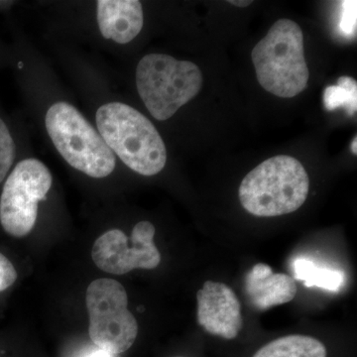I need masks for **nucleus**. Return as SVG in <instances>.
I'll return each instance as SVG.
<instances>
[{
    "mask_svg": "<svg viewBox=\"0 0 357 357\" xmlns=\"http://www.w3.org/2000/svg\"><path fill=\"white\" fill-rule=\"evenodd\" d=\"M96 121L107 146L134 172L154 176L163 170L166 146L145 115L124 103L109 102L98 109Z\"/></svg>",
    "mask_w": 357,
    "mask_h": 357,
    "instance_id": "f257e3e1",
    "label": "nucleus"
},
{
    "mask_svg": "<svg viewBox=\"0 0 357 357\" xmlns=\"http://www.w3.org/2000/svg\"><path fill=\"white\" fill-rule=\"evenodd\" d=\"M310 180L297 159L286 155L262 162L243 178L239 199L256 217L272 218L294 213L306 202Z\"/></svg>",
    "mask_w": 357,
    "mask_h": 357,
    "instance_id": "f03ea898",
    "label": "nucleus"
},
{
    "mask_svg": "<svg viewBox=\"0 0 357 357\" xmlns=\"http://www.w3.org/2000/svg\"><path fill=\"white\" fill-rule=\"evenodd\" d=\"M251 58L258 82L274 96L294 98L307 88L309 69L304 34L293 20L275 22L266 36L256 44Z\"/></svg>",
    "mask_w": 357,
    "mask_h": 357,
    "instance_id": "7ed1b4c3",
    "label": "nucleus"
},
{
    "mask_svg": "<svg viewBox=\"0 0 357 357\" xmlns=\"http://www.w3.org/2000/svg\"><path fill=\"white\" fill-rule=\"evenodd\" d=\"M136 86L152 116L164 121L198 95L203 76L198 66L190 61L149 54L137 66Z\"/></svg>",
    "mask_w": 357,
    "mask_h": 357,
    "instance_id": "20e7f679",
    "label": "nucleus"
},
{
    "mask_svg": "<svg viewBox=\"0 0 357 357\" xmlns=\"http://www.w3.org/2000/svg\"><path fill=\"white\" fill-rule=\"evenodd\" d=\"M45 123L56 149L73 168L96 178L114 172V152L76 107L66 102L54 103Z\"/></svg>",
    "mask_w": 357,
    "mask_h": 357,
    "instance_id": "39448f33",
    "label": "nucleus"
},
{
    "mask_svg": "<svg viewBox=\"0 0 357 357\" xmlns=\"http://www.w3.org/2000/svg\"><path fill=\"white\" fill-rule=\"evenodd\" d=\"M89 335L96 347L110 354L126 352L138 335V324L128 310V296L119 281L100 278L86 294Z\"/></svg>",
    "mask_w": 357,
    "mask_h": 357,
    "instance_id": "423d86ee",
    "label": "nucleus"
},
{
    "mask_svg": "<svg viewBox=\"0 0 357 357\" xmlns=\"http://www.w3.org/2000/svg\"><path fill=\"white\" fill-rule=\"evenodd\" d=\"M52 181L50 170L39 160L25 159L16 165L0 197V223L6 234L21 238L32 231Z\"/></svg>",
    "mask_w": 357,
    "mask_h": 357,
    "instance_id": "0eeeda50",
    "label": "nucleus"
},
{
    "mask_svg": "<svg viewBox=\"0 0 357 357\" xmlns=\"http://www.w3.org/2000/svg\"><path fill=\"white\" fill-rule=\"evenodd\" d=\"M154 236L155 227L147 220L138 222L129 238L121 229H110L96 239L91 258L98 269L109 274L154 269L161 262Z\"/></svg>",
    "mask_w": 357,
    "mask_h": 357,
    "instance_id": "6e6552de",
    "label": "nucleus"
},
{
    "mask_svg": "<svg viewBox=\"0 0 357 357\" xmlns=\"http://www.w3.org/2000/svg\"><path fill=\"white\" fill-rule=\"evenodd\" d=\"M198 321L206 332L227 340L243 328L241 302L234 291L220 282L206 281L197 294Z\"/></svg>",
    "mask_w": 357,
    "mask_h": 357,
    "instance_id": "1a4fd4ad",
    "label": "nucleus"
},
{
    "mask_svg": "<svg viewBox=\"0 0 357 357\" xmlns=\"http://www.w3.org/2000/svg\"><path fill=\"white\" fill-rule=\"evenodd\" d=\"M98 28L102 37L119 44L132 41L144 23L142 4L137 0H98Z\"/></svg>",
    "mask_w": 357,
    "mask_h": 357,
    "instance_id": "9d476101",
    "label": "nucleus"
},
{
    "mask_svg": "<svg viewBox=\"0 0 357 357\" xmlns=\"http://www.w3.org/2000/svg\"><path fill=\"white\" fill-rule=\"evenodd\" d=\"M295 279L275 273L269 265L258 263L245 278V292L256 309L264 310L291 302L297 294Z\"/></svg>",
    "mask_w": 357,
    "mask_h": 357,
    "instance_id": "9b49d317",
    "label": "nucleus"
},
{
    "mask_svg": "<svg viewBox=\"0 0 357 357\" xmlns=\"http://www.w3.org/2000/svg\"><path fill=\"white\" fill-rule=\"evenodd\" d=\"M253 357H326V349L317 338L294 335L269 342Z\"/></svg>",
    "mask_w": 357,
    "mask_h": 357,
    "instance_id": "f8f14e48",
    "label": "nucleus"
},
{
    "mask_svg": "<svg viewBox=\"0 0 357 357\" xmlns=\"http://www.w3.org/2000/svg\"><path fill=\"white\" fill-rule=\"evenodd\" d=\"M293 268L295 278L304 282V285L307 288L319 287L335 292L344 283V272L319 266L306 258L296 259Z\"/></svg>",
    "mask_w": 357,
    "mask_h": 357,
    "instance_id": "ddd939ff",
    "label": "nucleus"
},
{
    "mask_svg": "<svg viewBox=\"0 0 357 357\" xmlns=\"http://www.w3.org/2000/svg\"><path fill=\"white\" fill-rule=\"evenodd\" d=\"M324 105L333 110L344 107L347 114L354 115L357 110V83L351 77H340L337 84L328 86L324 91Z\"/></svg>",
    "mask_w": 357,
    "mask_h": 357,
    "instance_id": "4468645a",
    "label": "nucleus"
},
{
    "mask_svg": "<svg viewBox=\"0 0 357 357\" xmlns=\"http://www.w3.org/2000/svg\"><path fill=\"white\" fill-rule=\"evenodd\" d=\"M15 143L4 121L0 119V183L6 178L15 159Z\"/></svg>",
    "mask_w": 357,
    "mask_h": 357,
    "instance_id": "2eb2a0df",
    "label": "nucleus"
},
{
    "mask_svg": "<svg viewBox=\"0 0 357 357\" xmlns=\"http://www.w3.org/2000/svg\"><path fill=\"white\" fill-rule=\"evenodd\" d=\"M356 1H342V15H340V31L345 37H352L356 33Z\"/></svg>",
    "mask_w": 357,
    "mask_h": 357,
    "instance_id": "dca6fc26",
    "label": "nucleus"
},
{
    "mask_svg": "<svg viewBox=\"0 0 357 357\" xmlns=\"http://www.w3.org/2000/svg\"><path fill=\"white\" fill-rule=\"evenodd\" d=\"M17 279V271L10 260L0 253V292L11 287Z\"/></svg>",
    "mask_w": 357,
    "mask_h": 357,
    "instance_id": "f3484780",
    "label": "nucleus"
},
{
    "mask_svg": "<svg viewBox=\"0 0 357 357\" xmlns=\"http://www.w3.org/2000/svg\"><path fill=\"white\" fill-rule=\"evenodd\" d=\"M229 3H231L232 6H237V7H246L248 6H250L251 3H252V1H249V0H231V1H229Z\"/></svg>",
    "mask_w": 357,
    "mask_h": 357,
    "instance_id": "a211bd4d",
    "label": "nucleus"
},
{
    "mask_svg": "<svg viewBox=\"0 0 357 357\" xmlns=\"http://www.w3.org/2000/svg\"><path fill=\"white\" fill-rule=\"evenodd\" d=\"M86 357H112V354L107 351H102V349H100V351L93 352L91 356Z\"/></svg>",
    "mask_w": 357,
    "mask_h": 357,
    "instance_id": "6ab92c4d",
    "label": "nucleus"
},
{
    "mask_svg": "<svg viewBox=\"0 0 357 357\" xmlns=\"http://www.w3.org/2000/svg\"><path fill=\"white\" fill-rule=\"evenodd\" d=\"M351 151L354 154H357V138H354L351 143Z\"/></svg>",
    "mask_w": 357,
    "mask_h": 357,
    "instance_id": "aec40b11",
    "label": "nucleus"
},
{
    "mask_svg": "<svg viewBox=\"0 0 357 357\" xmlns=\"http://www.w3.org/2000/svg\"><path fill=\"white\" fill-rule=\"evenodd\" d=\"M177 357H181V356H177Z\"/></svg>",
    "mask_w": 357,
    "mask_h": 357,
    "instance_id": "412c9836",
    "label": "nucleus"
}]
</instances>
